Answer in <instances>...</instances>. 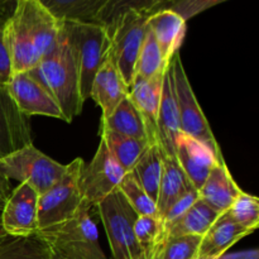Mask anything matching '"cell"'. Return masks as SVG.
I'll return each mask as SVG.
<instances>
[{"instance_id":"6da1fadb","label":"cell","mask_w":259,"mask_h":259,"mask_svg":"<svg viewBox=\"0 0 259 259\" xmlns=\"http://www.w3.org/2000/svg\"><path fill=\"white\" fill-rule=\"evenodd\" d=\"M63 27L40 0H17L4 23L13 72H28L52 50Z\"/></svg>"},{"instance_id":"7a4b0ae2","label":"cell","mask_w":259,"mask_h":259,"mask_svg":"<svg viewBox=\"0 0 259 259\" xmlns=\"http://www.w3.org/2000/svg\"><path fill=\"white\" fill-rule=\"evenodd\" d=\"M28 72L53 96L65 121L71 123L81 113L83 104L78 90L77 66L65 24L52 50Z\"/></svg>"},{"instance_id":"3957f363","label":"cell","mask_w":259,"mask_h":259,"mask_svg":"<svg viewBox=\"0 0 259 259\" xmlns=\"http://www.w3.org/2000/svg\"><path fill=\"white\" fill-rule=\"evenodd\" d=\"M88 202H81L70 219L37 233L53 255L62 259H108L99 243V233Z\"/></svg>"},{"instance_id":"277c9868","label":"cell","mask_w":259,"mask_h":259,"mask_svg":"<svg viewBox=\"0 0 259 259\" xmlns=\"http://www.w3.org/2000/svg\"><path fill=\"white\" fill-rule=\"evenodd\" d=\"M70 38L78 72V90L82 104L90 99L91 85L108 57L111 39L104 25L94 22L63 20Z\"/></svg>"},{"instance_id":"5b68a950","label":"cell","mask_w":259,"mask_h":259,"mask_svg":"<svg viewBox=\"0 0 259 259\" xmlns=\"http://www.w3.org/2000/svg\"><path fill=\"white\" fill-rule=\"evenodd\" d=\"M95 209L105 228L113 259H146L134 233L138 215L119 190L105 197Z\"/></svg>"},{"instance_id":"8992f818","label":"cell","mask_w":259,"mask_h":259,"mask_svg":"<svg viewBox=\"0 0 259 259\" xmlns=\"http://www.w3.org/2000/svg\"><path fill=\"white\" fill-rule=\"evenodd\" d=\"M172 71H174L175 93H176L177 109H179L180 131L181 133L201 142L215 154L219 161H224L222 151L212 134L210 124L195 96L189 77L186 75L181 56L177 52L171 58Z\"/></svg>"},{"instance_id":"52a82bcc","label":"cell","mask_w":259,"mask_h":259,"mask_svg":"<svg viewBox=\"0 0 259 259\" xmlns=\"http://www.w3.org/2000/svg\"><path fill=\"white\" fill-rule=\"evenodd\" d=\"M82 158H75L66 166L65 174L46 192L38 196V232L70 219L76 214L82 199L78 189Z\"/></svg>"},{"instance_id":"ba28073f","label":"cell","mask_w":259,"mask_h":259,"mask_svg":"<svg viewBox=\"0 0 259 259\" xmlns=\"http://www.w3.org/2000/svg\"><path fill=\"white\" fill-rule=\"evenodd\" d=\"M66 166L35 148L33 143L0 159V172L9 180L28 184L38 195L47 191L65 174Z\"/></svg>"},{"instance_id":"9c48e42d","label":"cell","mask_w":259,"mask_h":259,"mask_svg":"<svg viewBox=\"0 0 259 259\" xmlns=\"http://www.w3.org/2000/svg\"><path fill=\"white\" fill-rule=\"evenodd\" d=\"M148 17V14L128 12L120 15L109 30L110 55L129 91L136 77V65L146 37Z\"/></svg>"},{"instance_id":"30bf717a","label":"cell","mask_w":259,"mask_h":259,"mask_svg":"<svg viewBox=\"0 0 259 259\" xmlns=\"http://www.w3.org/2000/svg\"><path fill=\"white\" fill-rule=\"evenodd\" d=\"M124 171L114 161L101 138L95 156L88 166L83 164L78 179V189L82 201L96 207L105 197L118 190Z\"/></svg>"},{"instance_id":"8fae6325","label":"cell","mask_w":259,"mask_h":259,"mask_svg":"<svg viewBox=\"0 0 259 259\" xmlns=\"http://www.w3.org/2000/svg\"><path fill=\"white\" fill-rule=\"evenodd\" d=\"M38 196L28 184H19L2 209L3 229L9 237H29L38 233Z\"/></svg>"},{"instance_id":"7c38bea8","label":"cell","mask_w":259,"mask_h":259,"mask_svg":"<svg viewBox=\"0 0 259 259\" xmlns=\"http://www.w3.org/2000/svg\"><path fill=\"white\" fill-rule=\"evenodd\" d=\"M5 88L18 109L28 118L43 115L65 120L53 96L29 72H13Z\"/></svg>"},{"instance_id":"4fadbf2b","label":"cell","mask_w":259,"mask_h":259,"mask_svg":"<svg viewBox=\"0 0 259 259\" xmlns=\"http://www.w3.org/2000/svg\"><path fill=\"white\" fill-rule=\"evenodd\" d=\"M30 143L28 116L18 109L5 85H0V159Z\"/></svg>"},{"instance_id":"5bb4252c","label":"cell","mask_w":259,"mask_h":259,"mask_svg":"<svg viewBox=\"0 0 259 259\" xmlns=\"http://www.w3.org/2000/svg\"><path fill=\"white\" fill-rule=\"evenodd\" d=\"M175 157L189 181L197 191L201 189L212 167L218 162H224L219 161L215 154L201 142L181 132L176 138Z\"/></svg>"},{"instance_id":"9a60e30c","label":"cell","mask_w":259,"mask_h":259,"mask_svg":"<svg viewBox=\"0 0 259 259\" xmlns=\"http://www.w3.org/2000/svg\"><path fill=\"white\" fill-rule=\"evenodd\" d=\"M179 109H177L176 93H175L174 71L171 62L167 66L162 82L161 104L157 119V144L163 156L175 157V144L180 134Z\"/></svg>"},{"instance_id":"2e32d148","label":"cell","mask_w":259,"mask_h":259,"mask_svg":"<svg viewBox=\"0 0 259 259\" xmlns=\"http://www.w3.org/2000/svg\"><path fill=\"white\" fill-rule=\"evenodd\" d=\"M129 95V88L116 68L115 62L109 51L101 67L99 68L91 85L90 98L103 110L101 119H105L114 111L123 99Z\"/></svg>"},{"instance_id":"e0dca14e","label":"cell","mask_w":259,"mask_h":259,"mask_svg":"<svg viewBox=\"0 0 259 259\" xmlns=\"http://www.w3.org/2000/svg\"><path fill=\"white\" fill-rule=\"evenodd\" d=\"M147 24L158 45L162 60L168 65L184 42L186 34V20L174 10L162 8L149 15Z\"/></svg>"},{"instance_id":"ac0fdd59","label":"cell","mask_w":259,"mask_h":259,"mask_svg":"<svg viewBox=\"0 0 259 259\" xmlns=\"http://www.w3.org/2000/svg\"><path fill=\"white\" fill-rule=\"evenodd\" d=\"M164 71L148 80L136 78L128 95L143 118L149 144L157 143V119L161 104Z\"/></svg>"},{"instance_id":"d6986e66","label":"cell","mask_w":259,"mask_h":259,"mask_svg":"<svg viewBox=\"0 0 259 259\" xmlns=\"http://www.w3.org/2000/svg\"><path fill=\"white\" fill-rule=\"evenodd\" d=\"M242 192V189L234 181L224 161L218 162L212 167L204 185L199 190V196L212 209L223 214Z\"/></svg>"},{"instance_id":"ffe728a7","label":"cell","mask_w":259,"mask_h":259,"mask_svg":"<svg viewBox=\"0 0 259 259\" xmlns=\"http://www.w3.org/2000/svg\"><path fill=\"white\" fill-rule=\"evenodd\" d=\"M249 234H252L250 230L238 225L225 212H223L202 237L197 255L210 259L219 257L223 253L228 252L235 243Z\"/></svg>"},{"instance_id":"44dd1931","label":"cell","mask_w":259,"mask_h":259,"mask_svg":"<svg viewBox=\"0 0 259 259\" xmlns=\"http://www.w3.org/2000/svg\"><path fill=\"white\" fill-rule=\"evenodd\" d=\"M220 215L222 214L219 211L199 197L184 214L163 228L164 239L185 235L204 237Z\"/></svg>"},{"instance_id":"7402d4cb","label":"cell","mask_w":259,"mask_h":259,"mask_svg":"<svg viewBox=\"0 0 259 259\" xmlns=\"http://www.w3.org/2000/svg\"><path fill=\"white\" fill-rule=\"evenodd\" d=\"M191 187L192 184L181 169L177 159L162 154V177L156 201L159 220L163 219L171 205Z\"/></svg>"},{"instance_id":"603a6c76","label":"cell","mask_w":259,"mask_h":259,"mask_svg":"<svg viewBox=\"0 0 259 259\" xmlns=\"http://www.w3.org/2000/svg\"><path fill=\"white\" fill-rule=\"evenodd\" d=\"M101 129L148 142L146 124L133 101L126 96L105 119H101Z\"/></svg>"},{"instance_id":"cb8c5ba5","label":"cell","mask_w":259,"mask_h":259,"mask_svg":"<svg viewBox=\"0 0 259 259\" xmlns=\"http://www.w3.org/2000/svg\"><path fill=\"white\" fill-rule=\"evenodd\" d=\"M101 138L105 141L111 157L120 166L124 174L133 171L137 162L149 146L148 142L143 139L132 138V137L123 136L115 132L104 131V129H101Z\"/></svg>"},{"instance_id":"d4e9b609","label":"cell","mask_w":259,"mask_h":259,"mask_svg":"<svg viewBox=\"0 0 259 259\" xmlns=\"http://www.w3.org/2000/svg\"><path fill=\"white\" fill-rule=\"evenodd\" d=\"M152 201L156 204L162 177V153L157 143L149 144L132 171Z\"/></svg>"},{"instance_id":"484cf974","label":"cell","mask_w":259,"mask_h":259,"mask_svg":"<svg viewBox=\"0 0 259 259\" xmlns=\"http://www.w3.org/2000/svg\"><path fill=\"white\" fill-rule=\"evenodd\" d=\"M52 14L62 20L94 22L108 0H40Z\"/></svg>"},{"instance_id":"4316f807","label":"cell","mask_w":259,"mask_h":259,"mask_svg":"<svg viewBox=\"0 0 259 259\" xmlns=\"http://www.w3.org/2000/svg\"><path fill=\"white\" fill-rule=\"evenodd\" d=\"M167 0H108L96 17L95 23L104 25L109 30L120 15L128 12H137L151 15L162 9Z\"/></svg>"},{"instance_id":"83f0119b","label":"cell","mask_w":259,"mask_h":259,"mask_svg":"<svg viewBox=\"0 0 259 259\" xmlns=\"http://www.w3.org/2000/svg\"><path fill=\"white\" fill-rule=\"evenodd\" d=\"M51 250L38 234L9 237L0 245V259H50Z\"/></svg>"},{"instance_id":"f1b7e54d","label":"cell","mask_w":259,"mask_h":259,"mask_svg":"<svg viewBox=\"0 0 259 259\" xmlns=\"http://www.w3.org/2000/svg\"><path fill=\"white\" fill-rule=\"evenodd\" d=\"M134 233L146 259H156L164 243V230L158 217H137Z\"/></svg>"},{"instance_id":"f546056e","label":"cell","mask_w":259,"mask_h":259,"mask_svg":"<svg viewBox=\"0 0 259 259\" xmlns=\"http://www.w3.org/2000/svg\"><path fill=\"white\" fill-rule=\"evenodd\" d=\"M167 66L168 65H166L162 60L161 51H159L158 45L154 39L153 33L147 27L146 37H144L143 45H142L138 61H137L136 65V77H134V80L136 78L148 80V78L163 72Z\"/></svg>"},{"instance_id":"4dcf8cb0","label":"cell","mask_w":259,"mask_h":259,"mask_svg":"<svg viewBox=\"0 0 259 259\" xmlns=\"http://www.w3.org/2000/svg\"><path fill=\"white\" fill-rule=\"evenodd\" d=\"M118 190L138 217H157L156 204L144 192L132 172L124 175Z\"/></svg>"},{"instance_id":"1f68e13d","label":"cell","mask_w":259,"mask_h":259,"mask_svg":"<svg viewBox=\"0 0 259 259\" xmlns=\"http://www.w3.org/2000/svg\"><path fill=\"white\" fill-rule=\"evenodd\" d=\"M225 214L238 225L253 233L259 225V200L243 191Z\"/></svg>"},{"instance_id":"d6a6232c","label":"cell","mask_w":259,"mask_h":259,"mask_svg":"<svg viewBox=\"0 0 259 259\" xmlns=\"http://www.w3.org/2000/svg\"><path fill=\"white\" fill-rule=\"evenodd\" d=\"M202 237L185 235L164 240L156 259H195L199 254Z\"/></svg>"},{"instance_id":"836d02e7","label":"cell","mask_w":259,"mask_h":259,"mask_svg":"<svg viewBox=\"0 0 259 259\" xmlns=\"http://www.w3.org/2000/svg\"><path fill=\"white\" fill-rule=\"evenodd\" d=\"M224 2H228V0H167L163 8L174 10L187 22L196 15L204 13L205 10Z\"/></svg>"},{"instance_id":"e575fe53","label":"cell","mask_w":259,"mask_h":259,"mask_svg":"<svg viewBox=\"0 0 259 259\" xmlns=\"http://www.w3.org/2000/svg\"><path fill=\"white\" fill-rule=\"evenodd\" d=\"M199 197H200L199 191H197L194 186H192L191 189L187 190L184 195H181V196H180L179 199H177L176 201L171 205V207L167 210V212H166V215L163 217V219L161 220L163 228L166 227V225H168L169 223L174 222V220H176L180 215L184 214V212L186 211V210L189 209V207L191 206V205L194 204V202L196 201Z\"/></svg>"},{"instance_id":"d590c367","label":"cell","mask_w":259,"mask_h":259,"mask_svg":"<svg viewBox=\"0 0 259 259\" xmlns=\"http://www.w3.org/2000/svg\"><path fill=\"white\" fill-rule=\"evenodd\" d=\"M7 19H0V85H5L12 76V61L4 34V23Z\"/></svg>"},{"instance_id":"8d00e7d4","label":"cell","mask_w":259,"mask_h":259,"mask_svg":"<svg viewBox=\"0 0 259 259\" xmlns=\"http://www.w3.org/2000/svg\"><path fill=\"white\" fill-rule=\"evenodd\" d=\"M212 259H259V250L257 248L254 249H245L239 250V252H225L222 255Z\"/></svg>"},{"instance_id":"74e56055","label":"cell","mask_w":259,"mask_h":259,"mask_svg":"<svg viewBox=\"0 0 259 259\" xmlns=\"http://www.w3.org/2000/svg\"><path fill=\"white\" fill-rule=\"evenodd\" d=\"M10 192H12V190H10L9 179L0 172V207H2V209L3 206H4L5 202H7Z\"/></svg>"},{"instance_id":"f35d334b","label":"cell","mask_w":259,"mask_h":259,"mask_svg":"<svg viewBox=\"0 0 259 259\" xmlns=\"http://www.w3.org/2000/svg\"><path fill=\"white\" fill-rule=\"evenodd\" d=\"M13 9L5 4L4 0H0V19H7L12 14Z\"/></svg>"},{"instance_id":"ab89813d","label":"cell","mask_w":259,"mask_h":259,"mask_svg":"<svg viewBox=\"0 0 259 259\" xmlns=\"http://www.w3.org/2000/svg\"><path fill=\"white\" fill-rule=\"evenodd\" d=\"M8 238H9V235L7 234V232H5L4 229H3V227H2V223H0V245H2L3 243H4L5 240L8 239Z\"/></svg>"},{"instance_id":"60d3db41","label":"cell","mask_w":259,"mask_h":259,"mask_svg":"<svg viewBox=\"0 0 259 259\" xmlns=\"http://www.w3.org/2000/svg\"><path fill=\"white\" fill-rule=\"evenodd\" d=\"M5 4L8 5L9 8H12V9H14L15 7V3H17V0H4Z\"/></svg>"},{"instance_id":"b9f144b4","label":"cell","mask_w":259,"mask_h":259,"mask_svg":"<svg viewBox=\"0 0 259 259\" xmlns=\"http://www.w3.org/2000/svg\"><path fill=\"white\" fill-rule=\"evenodd\" d=\"M50 259H62V258H58V257H56V255H53L52 253H51V258Z\"/></svg>"},{"instance_id":"7bdbcfd3","label":"cell","mask_w":259,"mask_h":259,"mask_svg":"<svg viewBox=\"0 0 259 259\" xmlns=\"http://www.w3.org/2000/svg\"><path fill=\"white\" fill-rule=\"evenodd\" d=\"M0 211H2V207H0Z\"/></svg>"}]
</instances>
